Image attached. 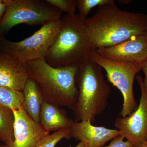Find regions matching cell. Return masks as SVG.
Returning a JSON list of instances; mask_svg holds the SVG:
<instances>
[{
    "mask_svg": "<svg viewBox=\"0 0 147 147\" xmlns=\"http://www.w3.org/2000/svg\"><path fill=\"white\" fill-rule=\"evenodd\" d=\"M139 147H147V141L145 142L144 144H142Z\"/></svg>",
    "mask_w": 147,
    "mask_h": 147,
    "instance_id": "d4e9b609",
    "label": "cell"
},
{
    "mask_svg": "<svg viewBox=\"0 0 147 147\" xmlns=\"http://www.w3.org/2000/svg\"><path fill=\"white\" fill-rule=\"evenodd\" d=\"M13 110L0 106V141L7 145L14 140Z\"/></svg>",
    "mask_w": 147,
    "mask_h": 147,
    "instance_id": "9a60e30c",
    "label": "cell"
},
{
    "mask_svg": "<svg viewBox=\"0 0 147 147\" xmlns=\"http://www.w3.org/2000/svg\"><path fill=\"white\" fill-rule=\"evenodd\" d=\"M123 137L119 135L112 139L110 144L105 147H136L131 142L124 141Z\"/></svg>",
    "mask_w": 147,
    "mask_h": 147,
    "instance_id": "ffe728a7",
    "label": "cell"
},
{
    "mask_svg": "<svg viewBox=\"0 0 147 147\" xmlns=\"http://www.w3.org/2000/svg\"><path fill=\"white\" fill-rule=\"evenodd\" d=\"M119 2L120 3H126V4H128L129 3H130L131 2V1H119Z\"/></svg>",
    "mask_w": 147,
    "mask_h": 147,
    "instance_id": "cb8c5ba5",
    "label": "cell"
},
{
    "mask_svg": "<svg viewBox=\"0 0 147 147\" xmlns=\"http://www.w3.org/2000/svg\"><path fill=\"white\" fill-rule=\"evenodd\" d=\"M14 140L7 147H36L44 137L50 134L40 123L32 119L23 106L13 110Z\"/></svg>",
    "mask_w": 147,
    "mask_h": 147,
    "instance_id": "9c48e42d",
    "label": "cell"
},
{
    "mask_svg": "<svg viewBox=\"0 0 147 147\" xmlns=\"http://www.w3.org/2000/svg\"><path fill=\"white\" fill-rule=\"evenodd\" d=\"M27 63L29 77L39 86L44 100L60 108L73 110L79 94L76 82L78 66L54 67L45 59Z\"/></svg>",
    "mask_w": 147,
    "mask_h": 147,
    "instance_id": "277c9868",
    "label": "cell"
},
{
    "mask_svg": "<svg viewBox=\"0 0 147 147\" xmlns=\"http://www.w3.org/2000/svg\"><path fill=\"white\" fill-rule=\"evenodd\" d=\"M102 70L89 58L78 66L76 82L79 94L72 110L74 121H89L93 124L106 109L112 89Z\"/></svg>",
    "mask_w": 147,
    "mask_h": 147,
    "instance_id": "3957f363",
    "label": "cell"
},
{
    "mask_svg": "<svg viewBox=\"0 0 147 147\" xmlns=\"http://www.w3.org/2000/svg\"><path fill=\"white\" fill-rule=\"evenodd\" d=\"M29 77L28 63L0 52V86L22 91Z\"/></svg>",
    "mask_w": 147,
    "mask_h": 147,
    "instance_id": "7c38bea8",
    "label": "cell"
},
{
    "mask_svg": "<svg viewBox=\"0 0 147 147\" xmlns=\"http://www.w3.org/2000/svg\"><path fill=\"white\" fill-rule=\"evenodd\" d=\"M95 50L111 60L142 64L147 59V33L132 37L117 45Z\"/></svg>",
    "mask_w": 147,
    "mask_h": 147,
    "instance_id": "30bf717a",
    "label": "cell"
},
{
    "mask_svg": "<svg viewBox=\"0 0 147 147\" xmlns=\"http://www.w3.org/2000/svg\"><path fill=\"white\" fill-rule=\"evenodd\" d=\"M74 122L63 109L44 100L40 111V124L45 131L50 133L69 129Z\"/></svg>",
    "mask_w": 147,
    "mask_h": 147,
    "instance_id": "4fadbf2b",
    "label": "cell"
},
{
    "mask_svg": "<svg viewBox=\"0 0 147 147\" xmlns=\"http://www.w3.org/2000/svg\"><path fill=\"white\" fill-rule=\"evenodd\" d=\"M115 3L114 0H77V7L79 10V15L86 19L94 7Z\"/></svg>",
    "mask_w": 147,
    "mask_h": 147,
    "instance_id": "e0dca14e",
    "label": "cell"
},
{
    "mask_svg": "<svg viewBox=\"0 0 147 147\" xmlns=\"http://www.w3.org/2000/svg\"><path fill=\"white\" fill-rule=\"evenodd\" d=\"M61 19L42 26L31 36L18 42L9 41L0 34V52L23 62L45 59L60 28Z\"/></svg>",
    "mask_w": 147,
    "mask_h": 147,
    "instance_id": "8992f818",
    "label": "cell"
},
{
    "mask_svg": "<svg viewBox=\"0 0 147 147\" xmlns=\"http://www.w3.org/2000/svg\"><path fill=\"white\" fill-rule=\"evenodd\" d=\"M51 5L68 15L76 14L77 0H46Z\"/></svg>",
    "mask_w": 147,
    "mask_h": 147,
    "instance_id": "d6986e66",
    "label": "cell"
},
{
    "mask_svg": "<svg viewBox=\"0 0 147 147\" xmlns=\"http://www.w3.org/2000/svg\"><path fill=\"white\" fill-rule=\"evenodd\" d=\"M136 79L141 91L138 107L129 115H119L114 126L119 131L120 135L135 147H139L147 141V92L142 84L143 78L138 75Z\"/></svg>",
    "mask_w": 147,
    "mask_h": 147,
    "instance_id": "ba28073f",
    "label": "cell"
},
{
    "mask_svg": "<svg viewBox=\"0 0 147 147\" xmlns=\"http://www.w3.org/2000/svg\"><path fill=\"white\" fill-rule=\"evenodd\" d=\"M120 135L117 129L95 126L89 121H74L69 128L68 139L82 142L85 147H101Z\"/></svg>",
    "mask_w": 147,
    "mask_h": 147,
    "instance_id": "8fae6325",
    "label": "cell"
},
{
    "mask_svg": "<svg viewBox=\"0 0 147 147\" xmlns=\"http://www.w3.org/2000/svg\"><path fill=\"white\" fill-rule=\"evenodd\" d=\"M89 59L105 70L108 81L122 94L123 105L119 115H129L138 106L134 98L133 84L136 74L141 70V64L111 60L103 57L95 50L90 53Z\"/></svg>",
    "mask_w": 147,
    "mask_h": 147,
    "instance_id": "52a82bcc",
    "label": "cell"
},
{
    "mask_svg": "<svg viewBox=\"0 0 147 147\" xmlns=\"http://www.w3.org/2000/svg\"><path fill=\"white\" fill-rule=\"evenodd\" d=\"M24 99L22 106L32 119L40 123V115L44 98L36 82L29 77L22 90Z\"/></svg>",
    "mask_w": 147,
    "mask_h": 147,
    "instance_id": "5bb4252c",
    "label": "cell"
},
{
    "mask_svg": "<svg viewBox=\"0 0 147 147\" xmlns=\"http://www.w3.org/2000/svg\"><path fill=\"white\" fill-rule=\"evenodd\" d=\"M69 129H61L44 137L36 147H56L62 139H68Z\"/></svg>",
    "mask_w": 147,
    "mask_h": 147,
    "instance_id": "ac0fdd59",
    "label": "cell"
},
{
    "mask_svg": "<svg viewBox=\"0 0 147 147\" xmlns=\"http://www.w3.org/2000/svg\"><path fill=\"white\" fill-rule=\"evenodd\" d=\"M6 9L0 22V34L3 35L18 24L43 25L62 18L63 11L46 1L4 0Z\"/></svg>",
    "mask_w": 147,
    "mask_h": 147,
    "instance_id": "5b68a950",
    "label": "cell"
},
{
    "mask_svg": "<svg viewBox=\"0 0 147 147\" xmlns=\"http://www.w3.org/2000/svg\"><path fill=\"white\" fill-rule=\"evenodd\" d=\"M70 147H85V146H84V144H83V143H82V142H79V144H78L76 145V146H70Z\"/></svg>",
    "mask_w": 147,
    "mask_h": 147,
    "instance_id": "603a6c76",
    "label": "cell"
},
{
    "mask_svg": "<svg viewBox=\"0 0 147 147\" xmlns=\"http://www.w3.org/2000/svg\"><path fill=\"white\" fill-rule=\"evenodd\" d=\"M86 19L76 14L62 17L59 31L45 59L48 64L79 66L89 58L93 50Z\"/></svg>",
    "mask_w": 147,
    "mask_h": 147,
    "instance_id": "7a4b0ae2",
    "label": "cell"
},
{
    "mask_svg": "<svg viewBox=\"0 0 147 147\" xmlns=\"http://www.w3.org/2000/svg\"><path fill=\"white\" fill-rule=\"evenodd\" d=\"M0 147H3V146H1V144H0Z\"/></svg>",
    "mask_w": 147,
    "mask_h": 147,
    "instance_id": "4316f807",
    "label": "cell"
},
{
    "mask_svg": "<svg viewBox=\"0 0 147 147\" xmlns=\"http://www.w3.org/2000/svg\"><path fill=\"white\" fill-rule=\"evenodd\" d=\"M24 96L22 91L0 86V106L16 110L22 106Z\"/></svg>",
    "mask_w": 147,
    "mask_h": 147,
    "instance_id": "2e32d148",
    "label": "cell"
},
{
    "mask_svg": "<svg viewBox=\"0 0 147 147\" xmlns=\"http://www.w3.org/2000/svg\"><path fill=\"white\" fill-rule=\"evenodd\" d=\"M141 70L144 74L145 78L142 82L143 87L147 92V59L141 64Z\"/></svg>",
    "mask_w": 147,
    "mask_h": 147,
    "instance_id": "44dd1931",
    "label": "cell"
},
{
    "mask_svg": "<svg viewBox=\"0 0 147 147\" xmlns=\"http://www.w3.org/2000/svg\"><path fill=\"white\" fill-rule=\"evenodd\" d=\"M86 21L93 50L114 46L147 33V14L121 10L115 3L98 7Z\"/></svg>",
    "mask_w": 147,
    "mask_h": 147,
    "instance_id": "6da1fadb",
    "label": "cell"
},
{
    "mask_svg": "<svg viewBox=\"0 0 147 147\" xmlns=\"http://www.w3.org/2000/svg\"><path fill=\"white\" fill-rule=\"evenodd\" d=\"M3 147H7L5 144L3 145Z\"/></svg>",
    "mask_w": 147,
    "mask_h": 147,
    "instance_id": "484cf974",
    "label": "cell"
},
{
    "mask_svg": "<svg viewBox=\"0 0 147 147\" xmlns=\"http://www.w3.org/2000/svg\"><path fill=\"white\" fill-rule=\"evenodd\" d=\"M7 5L4 0H0V22L1 21L3 16L5 13Z\"/></svg>",
    "mask_w": 147,
    "mask_h": 147,
    "instance_id": "7402d4cb",
    "label": "cell"
}]
</instances>
